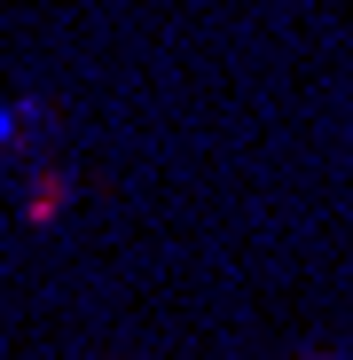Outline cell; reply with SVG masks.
I'll list each match as a JSON object with an SVG mask.
<instances>
[{"mask_svg": "<svg viewBox=\"0 0 353 360\" xmlns=\"http://www.w3.org/2000/svg\"><path fill=\"white\" fill-rule=\"evenodd\" d=\"M16 141V110H0V149H8Z\"/></svg>", "mask_w": 353, "mask_h": 360, "instance_id": "6da1fadb", "label": "cell"}]
</instances>
